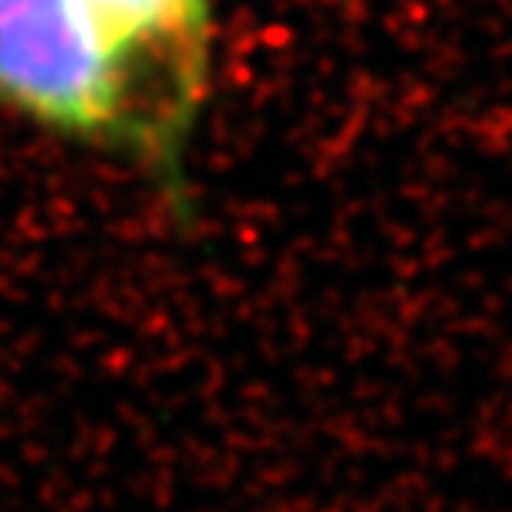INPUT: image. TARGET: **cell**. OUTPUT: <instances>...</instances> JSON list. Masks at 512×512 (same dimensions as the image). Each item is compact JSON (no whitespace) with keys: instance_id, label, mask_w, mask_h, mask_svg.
Returning <instances> with one entry per match:
<instances>
[{"instance_id":"obj_1","label":"cell","mask_w":512,"mask_h":512,"mask_svg":"<svg viewBox=\"0 0 512 512\" xmlns=\"http://www.w3.org/2000/svg\"><path fill=\"white\" fill-rule=\"evenodd\" d=\"M0 104L57 136L178 168L182 139L82 0H0Z\"/></svg>"},{"instance_id":"obj_2","label":"cell","mask_w":512,"mask_h":512,"mask_svg":"<svg viewBox=\"0 0 512 512\" xmlns=\"http://www.w3.org/2000/svg\"><path fill=\"white\" fill-rule=\"evenodd\" d=\"M185 143L207 86L210 0H82Z\"/></svg>"}]
</instances>
